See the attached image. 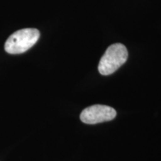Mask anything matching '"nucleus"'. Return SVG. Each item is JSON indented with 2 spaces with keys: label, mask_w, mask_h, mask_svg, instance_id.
<instances>
[{
  "label": "nucleus",
  "mask_w": 161,
  "mask_h": 161,
  "mask_svg": "<svg viewBox=\"0 0 161 161\" xmlns=\"http://www.w3.org/2000/svg\"><path fill=\"white\" fill-rule=\"evenodd\" d=\"M128 57V50L123 44H113L107 49L101 58L98 72L103 75H111L125 63Z\"/></svg>",
  "instance_id": "obj_1"
},
{
  "label": "nucleus",
  "mask_w": 161,
  "mask_h": 161,
  "mask_svg": "<svg viewBox=\"0 0 161 161\" xmlns=\"http://www.w3.org/2000/svg\"><path fill=\"white\" fill-rule=\"evenodd\" d=\"M40 31L36 29H23L10 36L5 43V50L9 54H21L28 51L37 43Z\"/></svg>",
  "instance_id": "obj_2"
},
{
  "label": "nucleus",
  "mask_w": 161,
  "mask_h": 161,
  "mask_svg": "<svg viewBox=\"0 0 161 161\" xmlns=\"http://www.w3.org/2000/svg\"><path fill=\"white\" fill-rule=\"evenodd\" d=\"M116 111L110 106L95 104L88 107L81 112L80 119L84 123L94 125L114 119Z\"/></svg>",
  "instance_id": "obj_3"
}]
</instances>
